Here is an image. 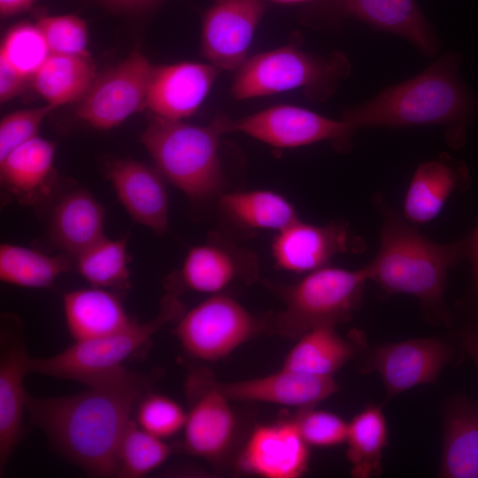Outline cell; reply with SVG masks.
Segmentation results:
<instances>
[{
    "mask_svg": "<svg viewBox=\"0 0 478 478\" xmlns=\"http://www.w3.org/2000/svg\"><path fill=\"white\" fill-rule=\"evenodd\" d=\"M155 374L124 366L101 375L78 394L35 397L27 394L29 420L52 447L92 477H118L119 448L131 413Z\"/></svg>",
    "mask_w": 478,
    "mask_h": 478,
    "instance_id": "6da1fadb",
    "label": "cell"
},
{
    "mask_svg": "<svg viewBox=\"0 0 478 478\" xmlns=\"http://www.w3.org/2000/svg\"><path fill=\"white\" fill-rule=\"evenodd\" d=\"M461 57L447 52L410 80L389 87L346 110L343 119L360 127L440 125L453 149L462 148L477 111L459 73Z\"/></svg>",
    "mask_w": 478,
    "mask_h": 478,
    "instance_id": "7a4b0ae2",
    "label": "cell"
},
{
    "mask_svg": "<svg viewBox=\"0 0 478 478\" xmlns=\"http://www.w3.org/2000/svg\"><path fill=\"white\" fill-rule=\"evenodd\" d=\"M374 199L382 224L378 252L364 267L368 281L377 283L386 296L401 293L416 297L431 320L447 321V274L466 258V236L450 243L433 242L382 197Z\"/></svg>",
    "mask_w": 478,
    "mask_h": 478,
    "instance_id": "3957f363",
    "label": "cell"
},
{
    "mask_svg": "<svg viewBox=\"0 0 478 478\" xmlns=\"http://www.w3.org/2000/svg\"><path fill=\"white\" fill-rule=\"evenodd\" d=\"M227 120L219 114L198 126L153 116L141 142L166 180L189 197L204 200L215 197L222 186L219 144L227 133Z\"/></svg>",
    "mask_w": 478,
    "mask_h": 478,
    "instance_id": "277c9868",
    "label": "cell"
},
{
    "mask_svg": "<svg viewBox=\"0 0 478 478\" xmlns=\"http://www.w3.org/2000/svg\"><path fill=\"white\" fill-rule=\"evenodd\" d=\"M350 73L351 64L343 53L321 57L287 45L249 57L235 71L231 93L244 100L304 88L311 99L321 101Z\"/></svg>",
    "mask_w": 478,
    "mask_h": 478,
    "instance_id": "5b68a950",
    "label": "cell"
},
{
    "mask_svg": "<svg viewBox=\"0 0 478 478\" xmlns=\"http://www.w3.org/2000/svg\"><path fill=\"white\" fill-rule=\"evenodd\" d=\"M178 293L169 291L160 301L159 312L152 320L113 334L75 342L61 352L47 358H28V373L68 379L86 384L124 366L123 363L145 347L166 324L177 321L184 312Z\"/></svg>",
    "mask_w": 478,
    "mask_h": 478,
    "instance_id": "8992f818",
    "label": "cell"
},
{
    "mask_svg": "<svg viewBox=\"0 0 478 478\" xmlns=\"http://www.w3.org/2000/svg\"><path fill=\"white\" fill-rule=\"evenodd\" d=\"M368 281L365 268L324 266L282 288L283 309L273 327L282 336L297 339L320 326H336L351 319L360 306Z\"/></svg>",
    "mask_w": 478,
    "mask_h": 478,
    "instance_id": "52a82bcc",
    "label": "cell"
},
{
    "mask_svg": "<svg viewBox=\"0 0 478 478\" xmlns=\"http://www.w3.org/2000/svg\"><path fill=\"white\" fill-rule=\"evenodd\" d=\"M258 320L235 299L214 294L176 321L173 334L192 358L216 361L259 331Z\"/></svg>",
    "mask_w": 478,
    "mask_h": 478,
    "instance_id": "ba28073f",
    "label": "cell"
},
{
    "mask_svg": "<svg viewBox=\"0 0 478 478\" xmlns=\"http://www.w3.org/2000/svg\"><path fill=\"white\" fill-rule=\"evenodd\" d=\"M227 128V133H243L276 148L328 142L343 151L351 147L357 131L343 118L334 120L289 104L272 106L241 119L228 118Z\"/></svg>",
    "mask_w": 478,
    "mask_h": 478,
    "instance_id": "9c48e42d",
    "label": "cell"
},
{
    "mask_svg": "<svg viewBox=\"0 0 478 478\" xmlns=\"http://www.w3.org/2000/svg\"><path fill=\"white\" fill-rule=\"evenodd\" d=\"M189 410L182 448L209 462L222 459L230 451L236 433L231 401L208 369L189 372L185 381Z\"/></svg>",
    "mask_w": 478,
    "mask_h": 478,
    "instance_id": "30bf717a",
    "label": "cell"
},
{
    "mask_svg": "<svg viewBox=\"0 0 478 478\" xmlns=\"http://www.w3.org/2000/svg\"><path fill=\"white\" fill-rule=\"evenodd\" d=\"M154 66L138 50L96 77L75 117L97 129H111L146 107Z\"/></svg>",
    "mask_w": 478,
    "mask_h": 478,
    "instance_id": "8fae6325",
    "label": "cell"
},
{
    "mask_svg": "<svg viewBox=\"0 0 478 478\" xmlns=\"http://www.w3.org/2000/svg\"><path fill=\"white\" fill-rule=\"evenodd\" d=\"M265 11V0H216L204 12L201 28L202 52L210 64L237 71L249 58Z\"/></svg>",
    "mask_w": 478,
    "mask_h": 478,
    "instance_id": "7c38bea8",
    "label": "cell"
},
{
    "mask_svg": "<svg viewBox=\"0 0 478 478\" xmlns=\"http://www.w3.org/2000/svg\"><path fill=\"white\" fill-rule=\"evenodd\" d=\"M452 357L451 347L443 340L409 339L374 348L364 369L378 373L389 399L415 386L436 382Z\"/></svg>",
    "mask_w": 478,
    "mask_h": 478,
    "instance_id": "4fadbf2b",
    "label": "cell"
},
{
    "mask_svg": "<svg viewBox=\"0 0 478 478\" xmlns=\"http://www.w3.org/2000/svg\"><path fill=\"white\" fill-rule=\"evenodd\" d=\"M365 247L344 223L313 225L300 220L277 232L271 245L275 266L298 274L327 266L339 254L361 253Z\"/></svg>",
    "mask_w": 478,
    "mask_h": 478,
    "instance_id": "5bb4252c",
    "label": "cell"
},
{
    "mask_svg": "<svg viewBox=\"0 0 478 478\" xmlns=\"http://www.w3.org/2000/svg\"><path fill=\"white\" fill-rule=\"evenodd\" d=\"M26 340L17 318L4 315L0 331V470L5 466L24 433L28 374Z\"/></svg>",
    "mask_w": 478,
    "mask_h": 478,
    "instance_id": "9a60e30c",
    "label": "cell"
},
{
    "mask_svg": "<svg viewBox=\"0 0 478 478\" xmlns=\"http://www.w3.org/2000/svg\"><path fill=\"white\" fill-rule=\"evenodd\" d=\"M310 451L293 419L256 426L238 456L243 473L264 478H297L306 473Z\"/></svg>",
    "mask_w": 478,
    "mask_h": 478,
    "instance_id": "2e32d148",
    "label": "cell"
},
{
    "mask_svg": "<svg viewBox=\"0 0 478 478\" xmlns=\"http://www.w3.org/2000/svg\"><path fill=\"white\" fill-rule=\"evenodd\" d=\"M258 267L251 252L214 237L189 249L175 281L188 289L214 295L235 281H253Z\"/></svg>",
    "mask_w": 478,
    "mask_h": 478,
    "instance_id": "e0dca14e",
    "label": "cell"
},
{
    "mask_svg": "<svg viewBox=\"0 0 478 478\" xmlns=\"http://www.w3.org/2000/svg\"><path fill=\"white\" fill-rule=\"evenodd\" d=\"M220 71L210 63L190 61L154 66L146 107L153 116L175 120L188 118L201 106Z\"/></svg>",
    "mask_w": 478,
    "mask_h": 478,
    "instance_id": "ac0fdd59",
    "label": "cell"
},
{
    "mask_svg": "<svg viewBox=\"0 0 478 478\" xmlns=\"http://www.w3.org/2000/svg\"><path fill=\"white\" fill-rule=\"evenodd\" d=\"M105 174L135 221L158 235L166 232L168 195L158 173L139 161L124 158L108 162Z\"/></svg>",
    "mask_w": 478,
    "mask_h": 478,
    "instance_id": "d6986e66",
    "label": "cell"
},
{
    "mask_svg": "<svg viewBox=\"0 0 478 478\" xmlns=\"http://www.w3.org/2000/svg\"><path fill=\"white\" fill-rule=\"evenodd\" d=\"M220 387L233 401L261 402L299 409L315 407L338 389L333 377L315 376L283 367L261 377L220 382Z\"/></svg>",
    "mask_w": 478,
    "mask_h": 478,
    "instance_id": "ffe728a7",
    "label": "cell"
},
{
    "mask_svg": "<svg viewBox=\"0 0 478 478\" xmlns=\"http://www.w3.org/2000/svg\"><path fill=\"white\" fill-rule=\"evenodd\" d=\"M471 184L467 165L447 153L422 162L415 170L404 200V218L413 225L433 220L456 190Z\"/></svg>",
    "mask_w": 478,
    "mask_h": 478,
    "instance_id": "44dd1931",
    "label": "cell"
},
{
    "mask_svg": "<svg viewBox=\"0 0 478 478\" xmlns=\"http://www.w3.org/2000/svg\"><path fill=\"white\" fill-rule=\"evenodd\" d=\"M344 17L404 37L426 57L439 49L438 39L415 0H335Z\"/></svg>",
    "mask_w": 478,
    "mask_h": 478,
    "instance_id": "7402d4cb",
    "label": "cell"
},
{
    "mask_svg": "<svg viewBox=\"0 0 478 478\" xmlns=\"http://www.w3.org/2000/svg\"><path fill=\"white\" fill-rule=\"evenodd\" d=\"M55 153V143L38 135L12 150L0 161L4 189L19 204L40 202L53 188Z\"/></svg>",
    "mask_w": 478,
    "mask_h": 478,
    "instance_id": "603a6c76",
    "label": "cell"
},
{
    "mask_svg": "<svg viewBox=\"0 0 478 478\" xmlns=\"http://www.w3.org/2000/svg\"><path fill=\"white\" fill-rule=\"evenodd\" d=\"M104 207L89 191L73 189L54 206L50 235L66 254L76 258L104 236Z\"/></svg>",
    "mask_w": 478,
    "mask_h": 478,
    "instance_id": "cb8c5ba5",
    "label": "cell"
},
{
    "mask_svg": "<svg viewBox=\"0 0 478 478\" xmlns=\"http://www.w3.org/2000/svg\"><path fill=\"white\" fill-rule=\"evenodd\" d=\"M64 312L68 331L75 342L113 334L135 321L116 293L96 287L66 293Z\"/></svg>",
    "mask_w": 478,
    "mask_h": 478,
    "instance_id": "d4e9b609",
    "label": "cell"
},
{
    "mask_svg": "<svg viewBox=\"0 0 478 478\" xmlns=\"http://www.w3.org/2000/svg\"><path fill=\"white\" fill-rule=\"evenodd\" d=\"M439 476L478 478V405L453 397L443 410Z\"/></svg>",
    "mask_w": 478,
    "mask_h": 478,
    "instance_id": "484cf974",
    "label": "cell"
},
{
    "mask_svg": "<svg viewBox=\"0 0 478 478\" xmlns=\"http://www.w3.org/2000/svg\"><path fill=\"white\" fill-rule=\"evenodd\" d=\"M218 207L238 227L279 232L299 220L294 205L282 195L267 189L221 194Z\"/></svg>",
    "mask_w": 478,
    "mask_h": 478,
    "instance_id": "4316f807",
    "label": "cell"
},
{
    "mask_svg": "<svg viewBox=\"0 0 478 478\" xmlns=\"http://www.w3.org/2000/svg\"><path fill=\"white\" fill-rule=\"evenodd\" d=\"M335 328L320 326L302 335L281 367L315 376L333 377L357 352V346L340 336Z\"/></svg>",
    "mask_w": 478,
    "mask_h": 478,
    "instance_id": "83f0119b",
    "label": "cell"
},
{
    "mask_svg": "<svg viewBox=\"0 0 478 478\" xmlns=\"http://www.w3.org/2000/svg\"><path fill=\"white\" fill-rule=\"evenodd\" d=\"M95 78L89 56L51 54L34 75L32 84L48 104L57 108L80 102Z\"/></svg>",
    "mask_w": 478,
    "mask_h": 478,
    "instance_id": "f1b7e54d",
    "label": "cell"
},
{
    "mask_svg": "<svg viewBox=\"0 0 478 478\" xmlns=\"http://www.w3.org/2000/svg\"><path fill=\"white\" fill-rule=\"evenodd\" d=\"M347 452L356 478L378 476L382 472L383 449L389 443L385 416L380 406L367 405L348 423Z\"/></svg>",
    "mask_w": 478,
    "mask_h": 478,
    "instance_id": "f546056e",
    "label": "cell"
},
{
    "mask_svg": "<svg viewBox=\"0 0 478 478\" xmlns=\"http://www.w3.org/2000/svg\"><path fill=\"white\" fill-rule=\"evenodd\" d=\"M67 254L51 256L34 249L3 243L0 246V280L8 284L42 289L72 267Z\"/></svg>",
    "mask_w": 478,
    "mask_h": 478,
    "instance_id": "4dcf8cb0",
    "label": "cell"
},
{
    "mask_svg": "<svg viewBox=\"0 0 478 478\" xmlns=\"http://www.w3.org/2000/svg\"><path fill=\"white\" fill-rule=\"evenodd\" d=\"M127 242V237H102L75 258L78 273L91 287L117 290L129 289Z\"/></svg>",
    "mask_w": 478,
    "mask_h": 478,
    "instance_id": "1f68e13d",
    "label": "cell"
},
{
    "mask_svg": "<svg viewBox=\"0 0 478 478\" xmlns=\"http://www.w3.org/2000/svg\"><path fill=\"white\" fill-rule=\"evenodd\" d=\"M173 452L171 445L131 420L119 448L118 477L140 478L158 468Z\"/></svg>",
    "mask_w": 478,
    "mask_h": 478,
    "instance_id": "d6a6232c",
    "label": "cell"
},
{
    "mask_svg": "<svg viewBox=\"0 0 478 478\" xmlns=\"http://www.w3.org/2000/svg\"><path fill=\"white\" fill-rule=\"evenodd\" d=\"M50 55L36 23H18L5 33L2 40L0 56L31 81Z\"/></svg>",
    "mask_w": 478,
    "mask_h": 478,
    "instance_id": "836d02e7",
    "label": "cell"
},
{
    "mask_svg": "<svg viewBox=\"0 0 478 478\" xmlns=\"http://www.w3.org/2000/svg\"><path fill=\"white\" fill-rule=\"evenodd\" d=\"M187 412L173 399L157 393H144L137 403L135 422L146 432L161 439L184 428Z\"/></svg>",
    "mask_w": 478,
    "mask_h": 478,
    "instance_id": "e575fe53",
    "label": "cell"
},
{
    "mask_svg": "<svg viewBox=\"0 0 478 478\" xmlns=\"http://www.w3.org/2000/svg\"><path fill=\"white\" fill-rule=\"evenodd\" d=\"M51 54L89 56V29L77 15L42 16L36 21Z\"/></svg>",
    "mask_w": 478,
    "mask_h": 478,
    "instance_id": "d590c367",
    "label": "cell"
},
{
    "mask_svg": "<svg viewBox=\"0 0 478 478\" xmlns=\"http://www.w3.org/2000/svg\"><path fill=\"white\" fill-rule=\"evenodd\" d=\"M313 408L300 409L293 418L308 445L333 447L346 442L348 423L333 412Z\"/></svg>",
    "mask_w": 478,
    "mask_h": 478,
    "instance_id": "8d00e7d4",
    "label": "cell"
},
{
    "mask_svg": "<svg viewBox=\"0 0 478 478\" xmlns=\"http://www.w3.org/2000/svg\"><path fill=\"white\" fill-rule=\"evenodd\" d=\"M54 109L45 104L4 116L0 121V161L14 149L37 136L43 120Z\"/></svg>",
    "mask_w": 478,
    "mask_h": 478,
    "instance_id": "74e56055",
    "label": "cell"
},
{
    "mask_svg": "<svg viewBox=\"0 0 478 478\" xmlns=\"http://www.w3.org/2000/svg\"><path fill=\"white\" fill-rule=\"evenodd\" d=\"M31 81L16 70L4 57L0 56V102L5 104L19 96Z\"/></svg>",
    "mask_w": 478,
    "mask_h": 478,
    "instance_id": "f35d334b",
    "label": "cell"
},
{
    "mask_svg": "<svg viewBox=\"0 0 478 478\" xmlns=\"http://www.w3.org/2000/svg\"><path fill=\"white\" fill-rule=\"evenodd\" d=\"M97 6L110 13L126 17H138L144 15L155 8L164 0H90Z\"/></svg>",
    "mask_w": 478,
    "mask_h": 478,
    "instance_id": "ab89813d",
    "label": "cell"
},
{
    "mask_svg": "<svg viewBox=\"0 0 478 478\" xmlns=\"http://www.w3.org/2000/svg\"><path fill=\"white\" fill-rule=\"evenodd\" d=\"M466 258L471 263L472 280L467 292V302L471 305L478 303V224L471 234L466 235Z\"/></svg>",
    "mask_w": 478,
    "mask_h": 478,
    "instance_id": "60d3db41",
    "label": "cell"
},
{
    "mask_svg": "<svg viewBox=\"0 0 478 478\" xmlns=\"http://www.w3.org/2000/svg\"><path fill=\"white\" fill-rule=\"evenodd\" d=\"M457 340L478 367V326L467 324L463 327L457 334Z\"/></svg>",
    "mask_w": 478,
    "mask_h": 478,
    "instance_id": "b9f144b4",
    "label": "cell"
},
{
    "mask_svg": "<svg viewBox=\"0 0 478 478\" xmlns=\"http://www.w3.org/2000/svg\"><path fill=\"white\" fill-rule=\"evenodd\" d=\"M34 0H0V13L8 17L28 9Z\"/></svg>",
    "mask_w": 478,
    "mask_h": 478,
    "instance_id": "7bdbcfd3",
    "label": "cell"
},
{
    "mask_svg": "<svg viewBox=\"0 0 478 478\" xmlns=\"http://www.w3.org/2000/svg\"><path fill=\"white\" fill-rule=\"evenodd\" d=\"M273 1L282 3V4H297V3H303V2L312 1V0H273Z\"/></svg>",
    "mask_w": 478,
    "mask_h": 478,
    "instance_id": "ee69618b",
    "label": "cell"
}]
</instances>
